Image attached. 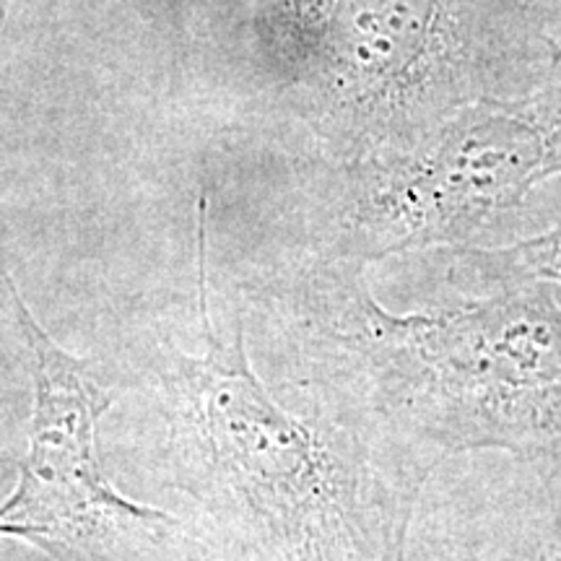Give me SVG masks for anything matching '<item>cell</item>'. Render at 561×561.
<instances>
[{"mask_svg": "<svg viewBox=\"0 0 561 561\" xmlns=\"http://www.w3.org/2000/svg\"><path fill=\"white\" fill-rule=\"evenodd\" d=\"M206 198L198 201L201 356L161 371L167 462L227 561H382L430 476L398 458L359 411L310 392L291 411L261 382L244 328L210 318Z\"/></svg>", "mask_w": 561, "mask_h": 561, "instance_id": "cell-1", "label": "cell"}, {"mask_svg": "<svg viewBox=\"0 0 561 561\" xmlns=\"http://www.w3.org/2000/svg\"><path fill=\"white\" fill-rule=\"evenodd\" d=\"M310 390L351 405L416 471L460 453L561 466V294L510 286L396 314L362 268L318 261L294 291Z\"/></svg>", "mask_w": 561, "mask_h": 561, "instance_id": "cell-2", "label": "cell"}, {"mask_svg": "<svg viewBox=\"0 0 561 561\" xmlns=\"http://www.w3.org/2000/svg\"><path fill=\"white\" fill-rule=\"evenodd\" d=\"M276 26L294 100L335 161L523 100L561 68L533 0H286Z\"/></svg>", "mask_w": 561, "mask_h": 561, "instance_id": "cell-3", "label": "cell"}, {"mask_svg": "<svg viewBox=\"0 0 561 561\" xmlns=\"http://www.w3.org/2000/svg\"><path fill=\"white\" fill-rule=\"evenodd\" d=\"M561 178V68L523 100L455 112L411 144L339 161L312 210L320 261L367 265L416 250H468Z\"/></svg>", "mask_w": 561, "mask_h": 561, "instance_id": "cell-4", "label": "cell"}, {"mask_svg": "<svg viewBox=\"0 0 561 561\" xmlns=\"http://www.w3.org/2000/svg\"><path fill=\"white\" fill-rule=\"evenodd\" d=\"M32 359L30 447L16 486L0 502V536L37 546L53 561H178L185 533L170 512L133 502L100 460V421L115 392L91 359L68 354L0 276Z\"/></svg>", "mask_w": 561, "mask_h": 561, "instance_id": "cell-5", "label": "cell"}, {"mask_svg": "<svg viewBox=\"0 0 561 561\" xmlns=\"http://www.w3.org/2000/svg\"><path fill=\"white\" fill-rule=\"evenodd\" d=\"M515 462L517 481L458 561H561V466Z\"/></svg>", "mask_w": 561, "mask_h": 561, "instance_id": "cell-6", "label": "cell"}, {"mask_svg": "<svg viewBox=\"0 0 561 561\" xmlns=\"http://www.w3.org/2000/svg\"><path fill=\"white\" fill-rule=\"evenodd\" d=\"M455 280L479 294L510 286H543L561 294V208L541 214L520 234L455 250Z\"/></svg>", "mask_w": 561, "mask_h": 561, "instance_id": "cell-7", "label": "cell"}, {"mask_svg": "<svg viewBox=\"0 0 561 561\" xmlns=\"http://www.w3.org/2000/svg\"><path fill=\"white\" fill-rule=\"evenodd\" d=\"M533 3H536L538 13L543 16L546 30H549L553 45L561 53V0H533Z\"/></svg>", "mask_w": 561, "mask_h": 561, "instance_id": "cell-8", "label": "cell"}, {"mask_svg": "<svg viewBox=\"0 0 561 561\" xmlns=\"http://www.w3.org/2000/svg\"><path fill=\"white\" fill-rule=\"evenodd\" d=\"M409 530L411 520H403L396 530L390 533L388 549H385L382 561H409V553H405V546H409Z\"/></svg>", "mask_w": 561, "mask_h": 561, "instance_id": "cell-9", "label": "cell"}, {"mask_svg": "<svg viewBox=\"0 0 561 561\" xmlns=\"http://www.w3.org/2000/svg\"><path fill=\"white\" fill-rule=\"evenodd\" d=\"M9 5H11V0H0V30H3L5 16H9Z\"/></svg>", "mask_w": 561, "mask_h": 561, "instance_id": "cell-10", "label": "cell"}]
</instances>
